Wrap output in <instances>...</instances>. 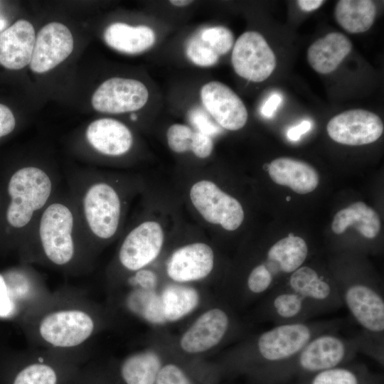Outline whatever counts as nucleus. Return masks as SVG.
Segmentation results:
<instances>
[{"label": "nucleus", "mask_w": 384, "mask_h": 384, "mask_svg": "<svg viewBox=\"0 0 384 384\" xmlns=\"http://www.w3.org/2000/svg\"><path fill=\"white\" fill-rule=\"evenodd\" d=\"M282 102V97L278 93L272 94L261 107V114L265 117H272Z\"/></svg>", "instance_id": "58836bf2"}, {"label": "nucleus", "mask_w": 384, "mask_h": 384, "mask_svg": "<svg viewBox=\"0 0 384 384\" xmlns=\"http://www.w3.org/2000/svg\"><path fill=\"white\" fill-rule=\"evenodd\" d=\"M185 53L193 63L201 67L212 66L218 63L220 58L210 45L201 38L198 31L187 40Z\"/></svg>", "instance_id": "2f4dec72"}, {"label": "nucleus", "mask_w": 384, "mask_h": 384, "mask_svg": "<svg viewBox=\"0 0 384 384\" xmlns=\"http://www.w3.org/2000/svg\"><path fill=\"white\" fill-rule=\"evenodd\" d=\"M105 43L124 53L137 54L150 48L155 41V33L149 26H132L124 23L110 24L104 32Z\"/></svg>", "instance_id": "5701e85b"}, {"label": "nucleus", "mask_w": 384, "mask_h": 384, "mask_svg": "<svg viewBox=\"0 0 384 384\" xmlns=\"http://www.w3.org/2000/svg\"><path fill=\"white\" fill-rule=\"evenodd\" d=\"M149 97L146 87L140 81L111 78L103 82L92 96V105L100 112L120 114L143 107Z\"/></svg>", "instance_id": "ddd939ff"}, {"label": "nucleus", "mask_w": 384, "mask_h": 384, "mask_svg": "<svg viewBox=\"0 0 384 384\" xmlns=\"http://www.w3.org/2000/svg\"><path fill=\"white\" fill-rule=\"evenodd\" d=\"M161 366V358L155 351H139L122 360L118 375L122 384H155Z\"/></svg>", "instance_id": "393cba45"}, {"label": "nucleus", "mask_w": 384, "mask_h": 384, "mask_svg": "<svg viewBox=\"0 0 384 384\" xmlns=\"http://www.w3.org/2000/svg\"><path fill=\"white\" fill-rule=\"evenodd\" d=\"M375 15L376 6L371 0H340L334 10L336 22L350 33H360L369 30Z\"/></svg>", "instance_id": "a878e982"}, {"label": "nucleus", "mask_w": 384, "mask_h": 384, "mask_svg": "<svg viewBox=\"0 0 384 384\" xmlns=\"http://www.w3.org/2000/svg\"><path fill=\"white\" fill-rule=\"evenodd\" d=\"M311 127V123L304 120L299 124L290 128L287 132V137L292 141H297L300 137L307 132Z\"/></svg>", "instance_id": "ea45409f"}, {"label": "nucleus", "mask_w": 384, "mask_h": 384, "mask_svg": "<svg viewBox=\"0 0 384 384\" xmlns=\"http://www.w3.org/2000/svg\"><path fill=\"white\" fill-rule=\"evenodd\" d=\"M235 73L252 82L267 79L276 67L275 55L265 38L258 32L247 31L237 39L232 52Z\"/></svg>", "instance_id": "9b49d317"}, {"label": "nucleus", "mask_w": 384, "mask_h": 384, "mask_svg": "<svg viewBox=\"0 0 384 384\" xmlns=\"http://www.w3.org/2000/svg\"><path fill=\"white\" fill-rule=\"evenodd\" d=\"M169 148L175 153L191 151L200 159L208 157L213 149V142L208 134L193 130L182 124H174L166 132Z\"/></svg>", "instance_id": "c85d7f7f"}, {"label": "nucleus", "mask_w": 384, "mask_h": 384, "mask_svg": "<svg viewBox=\"0 0 384 384\" xmlns=\"http://www.w3.org/2000/svg\"><path fill=\"white\" fill-rule=\"evenodd\" d=\"M360 353L357 335L346 337L335 330L313 337L297 354L287 361L264 370L272 383L286 380L295 375H311L347 364Z\"/></svg>", "instance_id": "39448f33"}, {"label": "nucleus", "mask_w": 384, "mask_h": 384, "mask_svg": "<svg viewBox=\"0 0 384 384\" xmlns=\"http://www.w3.org/2000/svg\"><path fill=\"white\" fill-rule=\"evenodd\" d=\"M233 326L228 310L216 306L202 313L183 332L179 346L183 351L197 354L208 351L224 341Z\"/></svg>", "instance_id": "f8f14e48"}, {"label": "nucleus", "mask_w": 384, "mask_h": 384, "mask_svg": "<svg viewBox=\"0 0 384 384\" xmlns=\"http://www.w3.org/2000/svg\"><path fill=\"white\" fill-rule=\"evenodd\" d=\"M6 22L4 19L0 17V31L6 28Z\"/></svg>", "instance_id": "37998d69"}, {"label": "nucleus", "mask_w": 384, "mask_h": 384, "mask_svg": "<svg viewBox=\"0 0 384 384\" xmlns=\"http://www.w3.org/2000/svg\"><path fill=\"white\" fill-rule=\"evenodd\" d=\"M282 282L299 294L316 316L343 306L334 280L311 266L302 265Z\"/></svg>", "instance_id": "9d476101"}, {"label": "nucleus", "mask_w": 384, "mask_h": 384, "mask_svg": "<svg viewBox=\"0 0 384 384\" xmlns=\"http://www.w3.org/2000/svg\"><path fill=\"white\" fill-rule=\"evenodd\" d=\"M155 384H192L178 366L169 363L160 368Z\"/></svg>", "instance_id": "f704fd0d"}, {"label": "nucleus", "mask_w": 384, "mask_h": 384, "mask_svg": "<svg viewBox=\"0 0 384 384\" xmlns=\"http://www.w3.org/2000/svg\"><path fill=\"white\" fill-rule=\"evenodd\" d=\"M166 322L177 321L198 305L200 296L195 289L181 284L165 287L159 294Z\"/></svg>", "instance_id": "cd10ccee"}, {"label": "nucleus", "mask_w": 384, "mask_h": 384, "mask_svg": "<svg viewBox=\"0 0 384 384\" xmlns=\"http://www.w3.org/2000/svg\"><path fill=\"white\" fill-rule=\"evenodd\" d=\"M204 109L221 127L230 131L242 128L248 118L247 108L239 96L226 85L211 81L201 90Z\"/></svg>", "instance_id": "2eb2a0df"}, {"label": "nucleus", "mask_w": 384, "mask_h": 384, "mask_svg": "<svg viewBox=\"0 0 384 384\" xmlns=\"http://www.w3.org/2000/svg\"><path fill=\"white\" fill-rule=\"evenodd\" d=\"M16 125V118L11 110L0 103V139L11 134Z\"/></svg>", "instance_id": "4c0bfd02"}, {"label": "nucleus", "mask_w": 384, "mask_h": 384, "mask_svg": "<svg viewBox=\"0 0 384 384\" xmlns=\"http://www.w3.org/2000/svg\"><path fill=\"white\" fill-rule=\"evenodd\" d=\"M172 5L176 6H186L191 3H193V1H188V0H171L169 1Z\"/></svg>", "instance_id": "79ce46f5"}, {"label": "nucleus", "mask_w": 384, "mask_h": 384, "mask_svg": "<svg viewBox=\"0 0 384 384\" xmlns=\"http://www.w3.org/2000/svg\"><path fill=\"white\" fill-rule=\"evenodd\" d=\"M308 384H378L377 378L363 365H342L314 375Z\"/></svg>", "instance_id": "7c9ffc66"}, {"label": "nucleus", "mask_w": 384, "mask_h": 384, "mask_svg": "<svg viewBox=\"0 0 384 384\" xmlns=\"http://www.w3.org/2000/svg\"><path fill=\"white\" fill-rule=\"evenodd\" d=\"M329 136L336 142L349 146L373 143L382 135L384 126L378 115L366 110L344 111L327 124Z\"/></svg>", "instance_id": "4468645a"}, {"label": "nucleus", "mask_w": 384, "mask_h": 384, "mask_svg": "<svg viewBox=\"0 0 384 384\" xmlns=\"http://www.w3.org/2000/svg\"><path fill=\"white\" fill-rule=\"evenodd\" d=\"M127 286L121 304L127 312L150 324L166 323L159 294L155 290Z\"/></svg>", "instance_id": "bb28decb"}, {"label": "nucleus", "mask_w": 384, "mask_h": 384, "mask_svg": "<svg viewBox=\"0 0 384 384\" xmlns=\"http://www.w3.org/2000/svg\"><path fill=\"white\" fill-rule=\"evenodd\" d=\"M73 47V35L65 25L58 22L45 25L36 37L31 70L44 73L53 69L71 54Z\"/></svg>", "instance_id": "dca6fc26"}, {"label": "nucleus", "mask_w": 384, "mask_h": 384, "mask_svg": "<svg viewBox=\"0 0 384 384\" xmlns=\"http://www.w3.org/2000/svg\"><path fill=\"white\" fill-rule=\"evenodd\" d=\"M352 49L351 41L343 33L331 32L315 41L307 50V60L318 73L334 71Z\"/></svg>", "instance_id": "4be33fe9"}, {"label": "nucleus", "mask_w": 384, "mask_h": 384, "mask_svg": "<svg viewBox=\"0 0 384 384\" xmlns=\"http://www.w3.org/2000/svg\"><path fill=\"white\" fill-rule=\"evenodd\" d=\"M36 41L33 25L20 19L0 33V65L20 70L30 64Z\"/></svg>", "instance_id": "aec40b11"}, {"label": "nucleus", "mask_w": 384, "mask_h": 384, "mask_svg": "<svg viewBox=\"0 0 384 384\" xmlns=\"http://www.w3.org/2000/svg\"><path fill=\"white\" fill-rule=\"evenodd\" d=\"M88 361L86 350L63 352L32 348L18 358L9 384H67Z\"/></svg>", "instance_id": "0eeeda50"}, {"label": "nucleus", "mask_w": 384, "mask_h": 384, "mask_svg": "<svg viewBox=\"0 0 384 384\" xmlns=\"http://www.w3.org/2000/svg\"><path fill=\"white\" fill-rule=\"evenodd\" d=\"M34 266L19 262L0 270V320L19 326L51 294Z\"/></svg>", "instance_id": "423d86ee"}, {"label": "nucleus", "mask_w": 384, "mask_h": 384, "mask_svg": "<svg viewBox=\"0 0 384 384\" xmlns=\"http://www.w3.org/2000/svg\"><path fill=\"white\" fill-rule=\"evenodd\" d=\"M55 168L25 162L0 179V255L16 254L45 207L62 188Z\"/></svg>", "instance_id": "7ed1b4c3"}, {"label": "nucleus", "mask_w": 384, "mask_h": 384, "mask_svg": "<svg viewBox=\"0 0 384 384\" xmlns=\"http://www.w3.org/2000/svg\"><path fill=\"white\" fill-rule=\"evenodd\" d=\"M188 118L196 130L210 137L220 132V127L203 108L195 106L188 110Z\"/></svg>", "instance_id": "72a5a7b5"}, {"label": "nucleus", "mask_w": 384, "mask_h": 384, "mask_svg": "<svg viewBox=\"0 0 384 384\" xmlns=\"http://www.w3.org/2000/svg\"><path fill=\"white\" fill-rule=\"evenodd\" d=\"M215 255L204 242H193L176 249L166 265L168 277L178 284L190 283L207 277L213 271Z\"/></svg>", "instance_id": "f3484780"}, {"label": "nucleus", "mask_w": 384, "mask_h": 384, "mask_svg": "<svg viewBox=\"0 0 384 384\" xmlns=\"http://www.w3.org/2000/svg\"><path fill=\"white\" fill-rule=\"evenodd\" d=\"M268 172L277 184L290 188L299 194H306L316 189L319 176L316 169L303 161L279 157L268 165Z\"/></svg>", "instance_id": "412c9836"}, {"label": "nucleus", "mask_w": 384, "mask_h": 384, "mask_svg": "<svg viewBox=\"0 0 384 384\" xmlns=\"http://www.w3.org/2000/svg\"><path fill=\"white\" fill-rule=\"evenodd\" d=\"M16 255L19 262L70 276L86 274L92 270L95 255L66 188H62L42 210Z\"/></svg>", "instance_id": "f257e3e1"}, {"label": "nucleus", "mask_w": 384, "mask_h": 384, "mask_svg": "<svg viewBox=\"0 0 384 384\" xmlns=\"http://www.w3.org/2000/svg\"><path fill=\"white\" fill-rule=\"evenodd\" d=\"M100 308L80 289L64 287L18 326L33 348L72 352L84 351L102 329Z\"/></svg>", "instance_id": "f03ea898"}, {"label": "nucleus", "mask_w": 384, "mask_h": 384, "mask_svg": "<svg viewBox=\"0 0 384 384\" xmlns=\"http://www.w3.org/2000/svg\"><path fill=\"white\" fill-rule=\"evenodd\" d=\"M84 137L95 153L107 157H119L129 152L134 137L124 123L112 118H101L90 122Z\"/></svg>", "instance_id": "a211bd4d"}, {"label": "nucleus", "mask_w": 384, "mask_h": 384, "mask_svg": "<svg viewBox=\"0 0 384 384\" xmlns=\"http://www.w3.org/2000/svg\"><path fill=\"white\" fill-rule=\"evenodd\" d=\"M262 299V314L274 325L305 322L316 316L309 304L282 282Z\"/></svg>", "instance_id": "6ab92c4d"}, {"label": "nucleus", "mask_w": 384, "mask_h": 384, "mask_svg": "<svg viewBox=\"0 0 384 384\" xmlns=\"http://www.w3.org/2000/svg\"><path fill=\"white\" fill-rule=\"evenodd\" d=\"M130 119H131L132 120H133V121L137 120V114H136L135 113L131 114V115H130Z\"/></svg>", "instance_id": "c03bdc74"}, {"label": "nucleus", "mask_w": 384, "mask_h": 384, "mask_svg": "<svg viewBox=\"0 0 384 384\" xmlns=\"http://www.w3.org/2000/svg\"><path fill=\"white\" fill-rule=\"evenodd\" d=\"M164 242L161 224L146 220L130 230L122 240L116 256V266L130 274L146 268L159 255Z\"/></svg>", "instance_id": "6e6552de"}, {"label": "nucleus", "mask_w": 384, "mask_h": 384, "mask_svg": "<svg viewBox=\"0 0 384 384\" xmlns=\"http://www.w3.org/2000/svg\"><path fill=\"white\" fill-rule=\"evenodd\" d=\"M380 220L377 212L361 201L340 210L334 217L331 229L340 235L350 226H354L367 239L375 238L380 230Z\"/></svg>", "instance_id": "b1692460"}, {"label": "nucleus", "mask_w": 384, "mask_h": 384, "mask_svg": "<svg viewBox=\"0 0 384 384\" xmlns=\"http://www.w3.org/2000/svg\"><path fill=\"white\" fill-rule=\"evenodd\" d=\"M189 196L194 208L209 223L233 231L243 222L245 213L240 203L211 181L196 182Z\"/></svg>", "instance_id": "1a4fd4ad"}, {"label": "nucleus", "mask_w": 384, "mask_h": 384, "mask_svg": "<svg viewBox=\"0 0 384 384\" xmlns=\"http://www.w3.org/2000/svg\"><path fill=\"white\" fill-rule=\"evenodd\" d=\"M304 11H312L319 9L324 3L323 0H299L297 1Z\"/></svg>", "instance_id": "a19ab883"}, {"label": "nucleus", "mask_w": 384, "mask_h": 384, "mask_svg": "<svg viewBox=\"0 0 384 384\" xmlns=\"http://www.w3.org/2000/svg\"><path fill=\"white\" fill-rule=\"evenodd\" d=\"M198 33L219 56L227 53L233 47L234 36L226 27L221 26L207 27L199 30Z\"/></svg>", "instance_id": "473e14b6"}, {"label": "nucleus", "mask_w": 384, "mask_h": 384, "mask_svg": "<svg viewBox=\"0 0 384 384\" xmlns=\"http://www.w3.org/2000/svg\"><path fill=\"white\" fill-rule=\"evenodd\" d=\"M67 384H104V380L99 370L88 361L78 370Z\"/></svg>", "instance_id": "e433bc0d"}, {"label": "nucleus", "mask_w": 384, "mask_h": 384, "mask_svg": "<svg viewBox=\"0 0 384 384\" xmlns=\"http://www.w3.org/2000/svg\"><path fill=\"white\" fill-rule=\"evenodd\" d=\"M84 235L95 255L119 233L124 200L117 185L90 169L64 174Z\"/></svg>", "instance_id": "20e7f679"}, {"label": "nucleus", "mask_w": 384, "mask_h": 384, "mask_svg": "<svg viewBox=\"0 0 384 384\" xmlns=\"http://www.w3.org/2000/svg\"><path fill=\"white\" fill-rule=\"evenodd\" d=\"M157 283L155 273L146 268L128 274L125 279L126 284L145 290H155Z\"/></svg>", "instance_id": "c9c22d12"}, {"label": "nucleus", "mask_w": 384, "mask_h": 384, "mask_svg": "<svg viewBox=\"0 0 384 384\" xmlns=\"http://www.w3.org/2000/svg\"><path fill=\"white\" fill-rule=\"evenodd\" d=\"M270 250L287 276L304 265L309 255L306 242L292 233L275 242Z\"/></svg>", "instance_id": "c756f323"}]
</instances>
